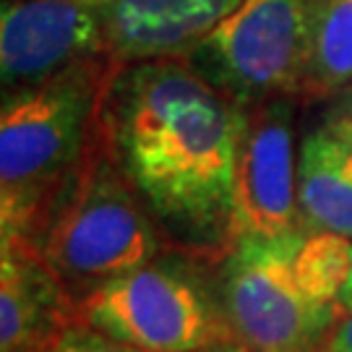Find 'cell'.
Masks as SVG:
<instances>
[{
    "label": "cell",
    "mask_w": 352,
    "mask_h": 352,
    "mask_svg": "<svg viewBox=\"0 0 352 352\" xmlns=\"http://www.w3.org/2000/svg\"><path fill=\"white\" fill-rule=\"evenodd\" d=\"M97 136L167 243L230 251L238 107L186 58L115 65Z\"/></svg>",
    "instance_id": "1"
},
{
    "label": "cell",
    "mask_w": 352,
    "mask_h": 352,
    "mask_svg": "<svg viewBox=\"0 0 352 352\" xmlns=\"http://www.w3.org/2000/svg\"><path fill=\"white\" fill-rule=\"evenodd\" d=\"M113 58L81 63L42 84L3 91L0 235L32 243L55 196L81 164L97 131Z\"/></svg>",
    "instance_id": "2"
},
{
    "label": "cell",
    "mask_w": 352,
    "mask_h": 352,
    "mask_svg": "<svg viewBox=\"0 0 352 352\" xmlns=\"http://www.w3.org/2000/svg\"><path fill=\"white\" fill-rule=\"evenodd\" d=\"M32 245L76 300L167 251L162 230L115 167L97 131Z\"/></svg>",
    "instance_id": "3"
},
{
    "label": "cell",
    "mask_w": 352,
    "mask_h": 352,
    "mask_svg": "<svg viewBox=\"0 0 352 352\" xmlns=\"http://www.w3.org/2000/svg\"><path fill=\"white\" fill-rule=\"evenodd\" d=\"M190 256L164 251L102 285L78 300V318L146 352H196L232 340L219 287Z\"/></svg>",
    "instance_id": "4"
},
{
    "label": "cell",
    "mask_w": 352,
    "mask_h": 352,
    "mask_svg": "<svg viewBox=\"0 0 352 352\" xmlns=\"http://www.w3.org/2000/svg\"><path fill=\"white\" fill-rule=\"evenodd\" d=\"M308 232L240 238L217 272L227 324L253 352H327L344 318L340 305L316 300L295 272Z\"/></svg>",
    "instance_id": "5"
},
{
    "label": "cell",
    "mask_w": 352,
    "mask_h": 352,
    "mask_svg": "<svg viewBox=\"0 0 352 352\" xmlns=\"http://www.w3.org/2000/svg\"><path fill=\"white\" fill-rule=\"evenodd\" d=\"M321 0H243L186 55L235 107L305 89Z\"/></svg>",
    "instance_id": "6"
},
{
    "label": "cell",
    "mask_w": 352,
    "mask_h": 352,
    "mask_svg": "<svg viewBox=\"0 0 352 352\" xmlns=\"http://www.w3.org/2000/svg\"><path fill=\"white\" fill-rule=\"evenodd\" d=\"M300 230L292 100L243 104L232 170V243L285 238Z\"/></svg>",
    "instance_id": "7"
},
{
    "label": "cell",
    "mask_w": 352,
    "mask_h": 352,
    "mask_svg": "<svg viewBox=\"0 0 352 352\" xmlns=\"http://www.w3.org/2000/svg\"><path fill=\"white\" fill-rule=\"evenodd\" d=\"M110 55L100 0H6L0 11L3 91L42 84Z\"/></svg>",
    "instance_id": "8"
},
{
    "label": "cell",
    "mask_w": 352,
    "mask_h": 352,
    "mask_svg": "<svg viewBox=\"0 0 352 352\" xmlns=\"http://www.w3.org/2000/svg\"><path fill=\"white\" fill-rule=\"evenodd\" d=\"M78 300L26 240L0 238V352H47Z\"/></svg>",
    "instance_id": "9"
},
{
    "label": "cell",
    "mask_w": 352,
    "mask_h": 352,
    "mask_svg": "<svg viewBox=\"0 0 352 352\" xmlns=\"http://www.w3.org/2000/svg\"><path fill=\"white\" fill-rule=\"evenodd\" d=\"M115 63L186 58L243 0H100Z\"/></svg>",
    "instance_id": "10"
},
{
    "label": "cell",
    "mask_w": 352,
    "mask_h": 352,
    "mask_svg": "<svg viewBox=\"0 0 352 352\" xmlns=\"http://www.w3.org/2000/svg\"><path fill=\"white\" fill-rule=\"evenodd\" d=\"M298 209L305 232L352 240V151L324 126L298 149Z\"/></svg>",
    "instance_id": "11"
},
{
    "label": "cell",
    "mask_w": 352,
    "mask_h": 352,
    "mask_svg": "<svg viewBox=\"0 0 352 352\" xmlns=\"http://www.w3.org/2000/svg\"><path fill=\"white\" fill-rule=\"evenodd\" d=\"M352 78V0H321L302 91H329Z\"/></svg>",
    "instance_id": "12"
},
{
    "label": "cell",
    "mask_w": 352,
    "mask_h": 352,
    "mask_svg": "<svg viewBox=\"0 0 352 352\" xmlns=\"http://www.w3.org/2000/svg\"><path fill=\"white\" fill-rule=\"evenodd\" d=\"M295 272L316 300L342 308V292L352 274V240L308 232L295 256Z\"/></svg>",
    "instance_id": "13"
},
{
    "label": "cell",
    "mask_w": 352,
    "mask_h": 352,
    "mask_svg": "<svg viewBox=\"0 0 352 352\" xmlns=\"http://www.w3.org/2000/svg\"><path fill=\"white\" fill-rule=\"evenodd\" d=\"M47 352H146L141 347H133L128 342H120L115 337H107L97 329L87 327L81 318L65 329L58 340L52 342Z\"/></svg>",
    "instance_id": "14"
},
{
    "label": "cell",
    "mask_w": 352,
    "mask_h": 352,
    "mask_svg": "<svg viewBox=\"0 0 352 352\" xmlns=\"http://www.w3.org/2000/svg\"><path fill=\"white\" fill-rule=\"evenodd\" d=\"M324 128H327L329 133H334V136L352 151V94L344 97V100L334 107V113L327 118Z\"/></svg>",
    "instance_id": "15"
},
{
    "label": "cell",
    "mask_w": 352,
    "mask_h": 352,
    "mask_svg": "<svg viewBox=\"0 0 352 352\" xmlns=\"http://www.w3.org/2000/svg\"><path fill=\"white\" fill-rule=\"evenodd\" d=\"M327 352H352V314L342 318V324L334 331V340Z\"/></svg>",
    "instance_id": "16"
},
{
    "label": "cell",
    "mask_w": 352,
    "mask_h": 352,
    "mask_svg": "<svg viewBox=\"0 0 352 352\" xmlns=\"http://www.w3.org/2000/svg\"><path fill=\"white\" fill-rule=\"evenodd\" d=\"M196 352H253L251 347H245L238 337H232V340H225V342H217L212 347H204V350H196Z\"/></svg>",
    "instance_id": "17"
},
{
    "label": "cell",
    "mask_w": 352,
    "mask_h": 352,
    "mask_svg": "<svg viewBox=\"0 0 352 352\" xmlns=\"http://www.w3.org/2000/svg\"><path fill=\"white\" fill-rule=\"evenodd\" d=\"M342 311H344V316L352 314V274H350V282H347L344 292H342Z\"/></svg>",
    "instance_id": "18"
}]
</instances>
